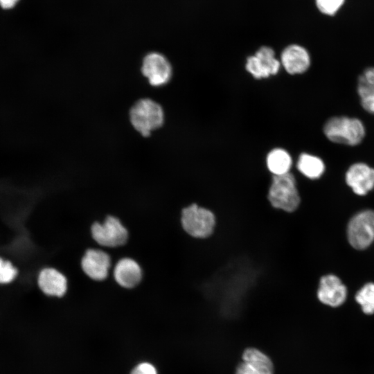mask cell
<instances>
[{"mask_svg":"<svg viewBox=\"0 0 374 374\" xmlns=\"http://www.w3.org/2000/svg\"><path fill=\"white\" fill-rule=\"evenodd\" d=\"M267 198L274 208L286 213L295 211L301 204V197L293 174L273 175Z\"/></svg>","mask_w":374,"mask_h":374,"instance_id":"1","label":"cell"},{"mask_svg":"<svg viewBox=\"0 0 374 374\" xmlns=\"http://www.w3.org/2000/svg\"><path fill=\"white\" fill-rule=\"evenodd\" d=\"M326 138L335 143L354 146L359 144L365 136L363 123L357 118L333 116L323 126Z\"/></svg>","mask_w":374,"mask_h":374,"instance_id":"2","label":"cell"},{"mask_svg":"<svg viewBox=\"0 0 374 374\" xmlns=\"http://www.w3.org/2000/svg\"><path fill=\"white\" fill-rule=\"evenodd\" d=\"M180 222L183 230L190 236L206 239L215 231L216 217L210 209L193 203L182 208Z\"/></svg>","mask_w":374,"mask_h":374,"instance_id":"3","label":"cell"},{"mask_svg":"<svg viewBox=\"0 0 374 374\" xmlns=\"http://www.w3.org/2000/svg\"><path fill=\"white\" fill-rule=\"evenodd\" d=\"M130 120L135 130L143 136H148L162 126L164 121L163 109L156 101L142 98L132 107Z\"/></svg>","mask_w":374,"mask_h":374,"instance_id":"4","label":"cell"},{"mask_svg":"<svg viewBox=\"0 0 374 374\" xmlns=\"http://www.w3.org/2000/svg\"><path fill=\"white\" fill-rule=\"evenodd\" d=\"M91 235L98 244L109 248L124 245L129 237L127 228L114 215L107 216L103 222L93 223L91 226Z\"/></svg>","mask_w":374,"mask_h":374,"instance_id":"5","label":"cell"},{"mask_svg":"<svg viewBox=\"0 0 374 374\" xmlns=\"http://www.w3.org/2000/svg\"><path fill=\"white\" fill-rule=\"evenodd\" d=\"M347 236L350 244L362 250L374 241V211L366 210L355 215L347 227Z\"/></svg>","mask_w":374,"mask_h":374,"instance_id":"6","label":"cell"},{"mask_svg":"<svg viewBox=\"0 0 374 374\" xmlns=\"http://www.w3.org/2000/svg\"><path fill=\"white\" fill-rule=\"evenodd\" d=\"M141 72L152 86L160 87L170 81L172 69L169 60L163 54L152 51L144 56Z\"/></svg>","mask_w":374,"mask_h":374,"instance_id":"7","label":"cell"},{"mask_svg":"<svg viewBox=\"0 0 374 374\" xmlns=\"http://www.w3.org/2000/svg\"><path fill=\"white\" fill-rule=\"evenodd\" d=\"M280 65L274 51L270 47L262 46L253 55L247 57L245 67L253 77L261 79L278 73Z\"/></svg>","mask_w":374,"mask_h":374,"instance_id":"8","label":"cell"},{"mask_svg":"<svg viewBox=\"0 0 374 374\" xmlns=\"http://www.w3.org/2000/svg\"><path fill=\"white\" fill-rule=\"evenodd\" d=\"M111 264V258L107 252L93 248L84 252L80 262L84 274L96 281H103L107 278Z\"/></svg>","mask_w":374,"mask_h":374,"instance_id":"9","label":"cell"},{"mask_svg":"<svg viewBox=\"0 0 374 374\" xmlns=\"http://www.w3.org/2000/svg\"><path fill=\"white\" fill-rule=\"evenodd\" d=\"M318 299L330 307H339L346 301L347 289L335 275L328 274L321 278L317 290Z\"/></svg>","mask_w":374,"mask_h":374,"instance_id":"10","label":"cell"},{"mask_svg":"<svg viewBox=\"0 0 374 374\" xmlns=\"http://www.w3.org/2000/svg\"><path fill=\"white\" fill-rule=\"evenodd\" d=\"M242 360L243 362L238 366L235 374H274L271 359L257 348L245 349L242 353Z\"/></svg>","mask_w":374,"mask_h":374,"instance_id":"11","label":"cell"},{"mask_svg":"<svg viewBox=\"0 0 374 374\" xmlns=\"http://www.w3.org/2000/svg\"><path fill=\"white\" fill-rule=\"evenodd\" d=\"M346 182L355 194L365 195L374 188V168L365 163H355L348 169Z\"/></svg>","mask_w":374,"mask_h":374,"instance_id":"12","label":"cell"},{"mask_svg":"<svg viewBox=\"0 0 374 374\" xmlns=\"http://www.w3.org/2000/svg\"><path fill=\"white\" fill-rule=\"evenodd\" d=\"M37 284L40 290L51 297H63L68 290V280L65 275L53 267H45L39 271Z\"/></svg>","mask_w":374,"mask_h":374,"instance_id":"13","label":"cell"},{"mask_svg":"<svg viewBox=\"0 0 374 374\" xmlns=\"http://www.w3.org/2000/svg\"><path fill=\"white\" fill-rule=\"evenodd\" d=\"M113 275L119 286L125 289H133L141 283L143 271L141 267L134 259L124 257L116 263Z\"/></svg>","mask_w":374,"mask_h":374,"instance_id":"14","label":"cell"},{"mask_svg":"<svg viewBox=\"0 0 374 374\" xmlns=\"http://www.w3.org/2000/svg\"><path fill=\"white\" fill-rule=\"evenodd\" d=\"M280 64L291 74L305 72L310 66V56L302 46L291 44L284 48L280 55Z\"/></svg>","mask_w":374,"mask_h":374,"instance_id":"15","label":"cell"},{"mask_svg":"<svg viewBox=\"0 0 374 374\" xmlns=\"http://www.w3.org/2000/svg\"><path fill=\"white\" fill-rule=\"evenodd\" d=\"M266 165L273 175H282L290 172L292 159L287 150L277 148L267 154Z\"/></svg>","mask_w":374,"mask_h":374,"instance_id":"16","label":"cell"},{"mask_svg":"<svg viewBox=\"0 0 374 374\" xmlns=\"http://www.w3.org/2000/svg\"><path fill=\"white\" fill-rule=\"evenodd\" d=\"M299 171L310 179H319L325 171V163L323 160L315 155L302 153L298 159Z\"/></svg>","mask_w":374,"mask_h":374,"instance_id":"17","label":"cell"},{"mask_svg":"<svg viewBox=\"0 0 374 374\" xmlns=\"http://www.w3.org/2000/svg\"><path fill=\"white\" fill-rule=\"evenodd\" d=\"M355 300L364 313L374 314V283L364 285L356 294Z\"/></svg>","mask_w":374,"mask_h":374,"instance_id":"18","label":"cell"},{"mask_svg":"<svg viewBox=\"0 0 374 374\" xmlns=\"http://www.w3.org/2000/svg\"><path fill=\"white\" fill-rule=\"evenodd\" d=\"M357 91L360 99L374 95V67H368L360 74Z\"/></svg>","mask_w":374,"mask_h":374,"instance_id":"19","label":"cell"},{"mask_svg":"<svg viewBox=\"0 0 374 374\" xmlns=\"http://www.w3.org/2000/svg\"><path fill=\"white\" fill-rule=\"evenodd\" d=\"M17 274L18 270L11 262L0 258V284L12 282Z\"/></svg>","mask_w":374,"mask_h":374,"instance_id":"20","label":"cell"},{"mask_svg":"<svg viewBox=\"0 0 374 374\" xmlns=\"http://www.w3.org/2000/svg\"><path fill=\"white\" fill-rule=\"evenodd\" d=\"M344 2L345 0H315L318 10L328 16L335 15Z\"/></svg>","mask_w":374,"mask_h":374,"instance_id":"21","label":"cell"},{"mask_svg":"<svg viewBox=\"0 0 374 374\" xmlns=\"http://www.w3.org/2000/svg\"><path fill=\"white\" fill-rule=\"evenodd\" d=\"M129 374H159L156 365L148 360H142L135 364Z\"/></svg>","mask_w":374,"mask_h":374,"instance_id":"22","label":"cell"},{"mask_svg":"<svg viewBox=\"0 0 374 374\" xmlns=\"http://www.w3.org/2000/svg\"><path fill=\"white\" fill-rule=\"evenodd\" d=\"M360 103L365 111L374 114V95L361 98Z\"/></svg>","mask_w":374,"mask_h":374,"instance_id":"23","label":"cell"},{"mask_svg":"<svg viewBox=\"0 0 374 374\" xmlns=\"http://www.w3.org/2000/svg\"><path fill=\"white\" fill-rule=\"evenodd\" d=\"M20 0H0V7L4 10L14 8Z\"/></svg>","mask_w":374,"mask_h":374,"instance_id":"24","label":"cell"}]
</instances>
